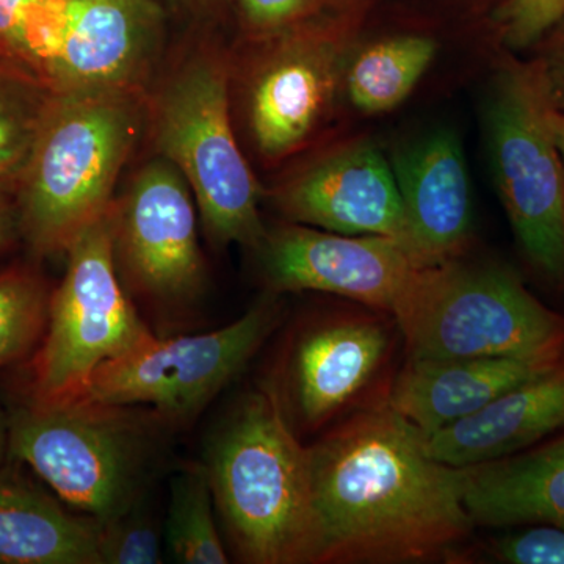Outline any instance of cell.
Here are the masks:
<instances>
[{
	"mask_svg": "<svg viewBox=\"0 0 564 564\" xmlns=\"http://www.w3.org/2000/svg\"><path fill=\"white\" fill-rule=\"evenodd\" d=\"M54 96V88L24 63L0 55V182L18 185Z\"/></svg>",
	"mask_w": 564,
	"mask_h": 564,
	"instance_id": "cell-21",
	"label": "cell"
},
{
	"mask_svg": "<svg viewBox=\"0 0 564 564\" xmlns=\"http://www.w3.org/2000/svg\"><path fill=\"white\" fill-rule=\"evenodd\" d=\"M486 556L507 564H564V529L525 525L521 532L491 541Z\"/></svg>",
	"mask_w": 564,
	"mask_h": 564,
	"instance_id": "cell-26",
	"label": "cell"
},
{
	"mask_svg": "<svg viewBox=\"0 0 564 564\" xmlns=\"http://www.w3.org/2000/svg\"><path fill=\"white\" fill-rule=\"evenodd\" d=\"M140 121L133 88L54 90L14 193L18 231L35 254L66 252L109 209Z\"/></svg>",
	"mask_w": 564,
	"mask_h": 564,
	"instance_id": "cell-3",
	"label": "cell"
},
{
	"mask_svg": "<svg viewBox=\"0 0 564 564\" xmlns=\"http://www.w3.org/2000/svg\"><path fill=\"white\" fill-rule=\"evenodd\" d=\"M278 321L276 304L263 302L214 332L154 336L102 364L73 399L150 408L162 423L192 421L243 370Z\"/></svg>",
	"mask_w": 564,
	"mask_h": 564,
	"instance_id": "cell-10",
	"label": "cell"
},
{
	"mask_svg": "<svg viewBox=\"0 0 564 564\" xmlns=\"http://www.w3.org/2000/svg\"><path fill=\"white\" fill-rule=\"evenodd\" d=\"M40 0H0V55L22 63L25 22Z\"/></svg>",
	"mask_w": 564,
	"mask_h": 564,
	"instance_id": "cell-28",
	"label": "cell"
},
{
	"mask_svg": "<svg viewBox=\"0 0 564 564\" xmlns=\"http://www.w3.org/2000/svg\"><path fill=\"white\" fill-rule=\"evenodd\" d=\"M564 430V362L426 436L437 462L473 467L521 454Z\"/></svg>",
	"mask_w": 564,
	"mask_h": 564,
	"instance_id": "cell-17",
	"label": "cell"
},
{
	"mask_svg": "<svg viewBox=\"0 0 564 564\" xmlns=\"http://www.w3.org/2000/svg\"><path fill=\"white\" fill-rule=\"evenodd\" d=\"M17 212L9 202H0V252L6 251L17 239Z\"/></svg>",
	"mask_w": 564,
	"mask_h": 564,
	"instance_id": "cell-31",
	"label": "cell"
},
{
	"mask_svg": "<svg viewBox=\"0 0 564 564\" xmlns=\"http://www.w3.org/2000/svg\"><path fill=\"white\" fill-rule=\"evenodd\" d=\"M540 63L541 66H543L545 82H547V90L549 96H551L552 106H554L556 110L564 111V33L562 40H560L558 46L552 51L549 58Z\"/></svg>",
	"mask_w": 564,
	"mask_h": 564,
	"instance_id": "cell-30",
	"label": "cell"
},
{
	"mask_svg": "<svg viewBox=\"0 0 564 564\" xmlns=\"http://www.w3.org/2000/svg\"><path fill=\"white\" fill-rule=\"evenodd\" d=\"M245 14L259 28H276L302 11L307 0H240Z\"/></svg>",
	"mask_w": 564,
	"mask_h": 564,
	"instance_id": "cell-29",
	"label": "cell"
},
{
	"mask_svg": "<svg viewBox=\"0 0 564 564\" xmlns=\"http://www.w3.org/2000/svg\"><path fill=\"white\" fill-rule=\"evenodd\" d=\"M11 462L0 469V564H99V521L65 508Z\"/></svg>",
	"mask_w": 564,
	"mask_h": 564,
	"instance_id": "cell-18",
	"label": "cell"
},
{
	"mask_svg": "<svg viewBox=\"0 0 564 564\" xmlns=\"http://www.w3.org/2000/svg\"><path fill=\"white\" fill-rule=\"evenodd\" d=\"M392 170L403 204L400 243L415 265L462 258L473 231V203L458 137L434 132L397 154Z\"/></svg>",
	"mask_w": 564,
	"mask_h": 564,
	"instance_id": "cell-15",
	"label": "cell"
},
{
	"mask_svg": "<svg viewBox=\"0 0 564 564\" xmlns=\"http://www.w3.org/2000/svg\"><path fill=\"white\" fill-rule=\"evenodd\" d=\"M155 414L82 399L29 403L9 421V456L66 507L102 522L137 503Z\"/></svg>",
	"mask_w": 564,
	"mask_h": 564,
	"instance_id": "cell-5",
	"label": "cell"
},
{
	"mask_svg": "<svg viewBox=\"0 0 564 564\" xmlns=\"http://www.w3.org/2000/svg\"><path fill=\"white\" fill-rule=\"evenodd\" d=\"M115 254L132 288L158 306L176 307L198 295L204 265L193 193L165 158L144 165L118 207Z\"/></svg>",
	"mask_w": 564,
	"mask_h": 564,
	"instance_id": "cell-11",
	"label": "cell"
},
{
	"mask_svg": "<svg viewBox=\"0 0 564 564\" xmlns=\"http://www.w3.org/2000/svg\"><path fill=\"white\" fill-rule=\"evenodd\" d=\"M161 33L154 0H66L61 47L46 80L55 91L133 88Z\"/></svg>",
	"mask_w": 564,
	"mask_h": 564,
	"instance_id": "cell-13",
	"label": "cell"
},
{
	"mask_svg": "<svg viewBox=\"0 0 564 564\" xmlns=\"http://www.w3.org/2000/svg\"><path fill=\"white\" fill-rule=\"evenodd\" d=\"M111 206L70 242L68 267L52 293L46 329L31 362V403L79 395L91 375L154 337L122 288Z\"/></svg>",
	"mask_w": 564,
	"mask_h": 564,
	"instance_id": "cell-6",
	"label": "cell"
},
{
	"mask_svg": "<svg viewBox=\"0 0 564 564\" xmlns=\"http://www.w3.org/2000/svg\"><path fill=\"white\" fill-rule=\"evenodd\" d=\"M296 225L344 236L403 237L402 196L392 166L372 147H356L315 163L278 193Z\"/></svg>",
	"mask_w": 564,
	"mask_h": 564,
	"instance_id": "cell-14",
	"label": "cell"
},
{
	"mask_svg": "<svg viewBox=\"0 0 564 564\" xmlns=\"http://www.w3.org/2000/svg\"><path fill=\"white\" fill-rule=\"evenodd\" d=\"M434 43L423 36H399L367 47L352 63L348 93L362 111H388L413 91L433 62Z\"/></svg>",
	"mask_w": 564,
	"mask_h": 564,
	"instance_id": "cell-22",
	"label": "cell"
},
{
	"mask_svg": "<svg viewBox=\"0 0 564 564\" xmlns=\"http://www.w3.org/2000/svg\"><path fill=\"white\" fill-rule=\"evenodd\" d=\"M214 503L209 474L204 464H192L174 478L165 538L177 563H229L215 522Z\"/></svg>",
	"mask_w": 564,
	"mask_h": 564,
	"instance_id": "cell-23",
	"label": "cell"
},
{
	"mask_svg": "<svg viewBox=\"0 0 564 564\" xmlns=\"http://www.w3.org/2000/svg\"><path fill=\"white\" fill-rule=\"evenodd\" d=\"M404 358H541L564 355V317L514 273L456 261L419 270L393 311Z\"/></svg>",
	"mask_w": 564,
	"mask_h": 564,
	"instance_id": "cell-4",
	"label": "cell"
},
{
	"mask_svg": "<svg viewBox=\"0 0 564 564\" xmlns=\"http://www.w3.org/2000/svg\"><path fill=\"white\" fill-rule=\"evenodd\" d=\"M155 140L187 181L207 231L221 243L261 247L267 232L259 188L234 137L220 63L196 58L166 85L155 110Z\"/></svg>",
	"mask_w": 564,
	"mask_h": 564,
	"instance_id": "cell-8",
	"label": "cell"
},
{
	"mask_svg": "<svg viewBox=\"0 0 564 564\" xmlns=\"http://www.w3.org/2000/svg\"><path fill=\"white\" fill-rule=\"evenodd\" d=\"M399 355L402 332L392 314L367 306L328 311L292 333L265 388L296 436L321 434L388 402Z\"/></svg>",
	"mask_w": 564,
	"mask_h": 564,
	"instance_id": "cell-7",
	"label": "cell"
},
{
	"mask_svg": "<svg viewBox=\"0 0 564 564\" xmlns=\"http://www.w3.org/2000/svg\"><path fill=\"white\" fill-rule=\"evenodd\" d=\"M259 250L273 291L333 293L389 314L422 269L395 239L344 236L296 223L265 234Z\"/></svg>",
	"mask_w": 564,
	"mask_h": 564,
	"instance_id": "cell-12",
	"label": "cell"
},
{
	"mask_svg": "<svg viewBox=\"0 0 564 564\" xmlns=\"http://www.w3.org/2000/svg\"><path fill=\"white\" fill-rule=\"evenodd\" d=\"M464 469V499L475 527L564 529V436Z\"/></svg>",
	"mask_w": 564,
	"mask_h": 564,
	"instance_id": "cell-19",
	"label": "cell"
},
{
	"mask_svg": "<svg viewBox=\"0 0 564 564\" xmlns=\"http://www.w3.org/2000/svg\"><path fill=\"white\" fill-rule=\"evenodd\" d=\"M10 195L11 192L9 188L6 187V185L0 182V202H9L10 203Z\"/></svg>",
	"mask_w": 564,
	"mask_h": 564,
	"instance_id": "cell-34",
	"label": "cell"
},
{
	"mask_svg": "<svg viewBox=\"0 0 564 564\" xmlns=\"http://www.w3.org/2000/svg\"><path fill=\"white\" fill-rule=\"evenodd\" d=\"M234 549L252 564H317L307 448L269 389L247 393L204 464Z\"/></svg>",
	"mask_w": 564,
	"mask_h": 564,
	"instance_id": "cell-2",
	"label": "cell"
},
{
	"mask_svg": "<svg viewBox=\"0 0 564 564\" xmlns=\"http://www.w3.org/2000/svg\"><path fill=\"white\" fill-rule=\"evenodd\" d=\"M549 124H551L552 135H554L556 148H558L564 163V111L552 107L551 113H549Z\"/></svg>",
	"mask_w": 564,
	"mask_h": 564,
	"instance_id": "cell-32",
	"label": "cell"
},
{
	"mask_svg": "<svg viewBox=\"0 0 564 564\" xmlns=\"http://www.w3.org/2000/svg\"><path fill=\"white\" fill-rule=\"evenodd\" d=\"M51 295L28 267L0 272V367L21 361L39 347Z\"/></svg>",
	"mask_w": 564,
	"mask_h": 564,
	"instance_id": "cell-24",
	"label": "cell"
},
{
	"mask_svg": "<svg viewBox=\"0 0 564 564\" xmlns=\"http://www.w3.org/2000/svg\"><path fill=\"white\" fill-rule=\"evenodd\" d=\"M329 63L322 52L296 47L263 73L251 101V124L265 155L299 147L321 118L329 93Z\"/></svg>",
	"mask_w": 564,
	"mask_h": 564,
	"instance_id": "cell-20",
	"label": "cell"
},
{
	"mask_svg": "<svg viewBox=\"0 0 564 564\" xmlns=\"http://www.w3.org/2000/svg\"><path fill=\"white\" fill-rule=\"evenodd\" d=\"M564 18V0H507L500 22L511 47L532 46Z\"/></svg>",
	"mask_w": 564,
	"mask_h": 564,
	"instance_id": "cell-27",
	"label": "cell"
},
{
	"mask_svg": "<svg viewBox=\"0 0 564 564\" xmlns=\"http://www.w3.org/2000/svg\"><path fill=\"white\" fill-rule=\"evenodd\" d=\"M99 564L162 563V534L135 503L121 514L99 522Z\"/></svg>",
	"mask_w": 564,
	"mask_h": 564,
	"instance_id": "cell-25",
	"label": "cell"
},
{
	"mask_svg": "<svg viewBox=\"0 0 564 564\" xmlns=\"http://www.w3.org/2000/svg\"><path fill=\"white\" fill-rule=\"evenodd\" d=\"M540 62L511 63L489 106V135L500 198L527 259L549 280L564 282V163L549 113Z\"/></svg>",
	"mask_w": 564,
	"mask_h": 564,
	"instance_id": "cell-9",
	"label": "cell"
},
{
	"mask_svg": "<svg viewBox=\"0 0 564 564\" xmlns=\"http://www.w3.org/2000/svg\"><path fill=\"white\" fill-rule=\"evenodd\" d=\"M9 455V419L0 410V464Z\"/></svg>",
	"mask_w": 564,
	"mask_h": 564,
	"instance_id": "cell-33",
	"label": "cell"
},
{
	"mask_svg": "<svg viewBox=\"0 0 564 564\" xmlns=\"http://www.w3.org/2000/svg\"><path fill=\"white\" fill-rule=\"evenodd\" d=\"M317 564L455 562L475 530L466 469L437 462L388 402L306 445Z\"/></svg>",
	"mask_w": 564,
	"mask_h": 564,
	"instance_id": "cell-1",
	"label": "cell"
},
{
	"mask_svg": "<svg viewBox=\"0 0 564 564\" xmlns=\"http://www.w3.org/2000/svg\"><path fill=\"white\" fill-rule=\"evenodd\" d=\"M564 355L541 358H404L388 403L425 436L484 410L500 395L552 372Z\"/></svg>",
	"mask_w": 564,
	"mask_h": 564,
	"instance_id": "cell-16",
	"label": "cell"
}]
</instances>
